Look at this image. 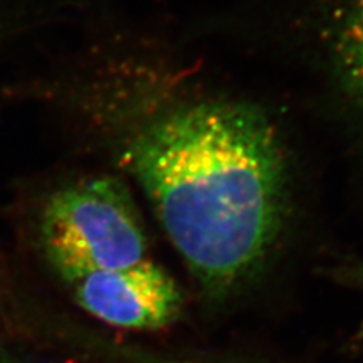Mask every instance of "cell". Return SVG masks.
<instances>
[{
  "instance_id": "1",
  "label": "cell",
  "mask_w": 363,
  "mask_h": 363,
  "mask_svg": "<svg viewBox=\"0 0 363 363\" xmlns=\"http://www.w3.org/2000/svg\"><path fill=\"white\" fill-rule=\"evenodd\" d=\"M129 161L203 294L225 303L253 286L291 201L286 150L267 112L229 99L179 106L136 136Z\"/></svg>"
},
{
  "instance_id": "3",
  "label": "cell",
  "mask_w": 363,
  "mask_h": 363,
  "mask_svg": "<svg viewBox=\"0 0 363 363\" xmlns=\"http://www.w3.org/2000/svg\"><path fill=\"white\" fill-rule=\"evenodd\" d=\"M67 285L86 313L129 330H157L173 324L184 304L177 283L150 259L88 272Z\"/></svg>"
},
{
  "instance_id": "5",
  "label": "cell",
  "mask_w": 363,
  "mask_h": 363,
  "mask_svg": "<svg viewBox=\"0 0 363 363\" xmlns=\"http://www.w3.org/2000/svg\"><path fill=\"white\" fill-rule=\"evenodd\" d=\"M354 340H356V344H357L360 348H363V316H362V321H360L359 325H357V330H356V335H354Z\"/></svg>"
},
{
  "instance_id": "4",
  "label": "cell",
  "mask_w": 363,
  "mask_h": 363,
  "mask_svg": "<svg viewBox=\"0 0 363 363\" xmlns=\"http://www.w3.org/2000/svg\"><path fill=\"white\" fill-rule=\"evenodd\" d=\"M340 82L363 101V0H345L332 44Z\"/></svg>"
},
{
  "instance_id": "2",
  "label": "cell",
  "mask_w": 363,
  "mask_h": 363,
  "mask_svg": "<svg viewBox=\"0 0 363 363\" xmlns=\"http://www.w3.org/2000/svg\"><path fill=\"white\" fill-rule=\"evenodd\" d=\"M40 241L50 267L65 283L149 259L140 213L128 188L111 176L53 192L41 212Z\"/></svg>"
}]
</instances>
